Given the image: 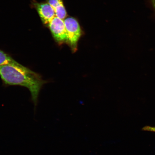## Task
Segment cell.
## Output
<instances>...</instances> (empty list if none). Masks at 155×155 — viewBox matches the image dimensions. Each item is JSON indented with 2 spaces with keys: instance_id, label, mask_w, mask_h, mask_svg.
Masks as SVG:
<instances>
[{
  "instance_id": "obj_3",
  "label": "cell",
  "mask_w": 155,
  "mask_h": 155,
  "mask_svg": "<svg viewBox=\"0 0 155 155\" xmlns=\"http://www.w3.org/2000/svg\"><path fill=\"white\" fill-rule=\"evenodd\" d=\"M48 26L56 41L60 44L67 42V32L63 19L56 16Z\"/></svg>"
},
{
  "instance_id": "obj_2",
  "label": "cell",
  "mask_w": 155,
  "mask_h": 155,
  "mask_svg": "<svg viewBox=\"0 0 155 155\" xmlns=\"http://www.w3.org/2000/svg\"><path fill=\"white\" fill-rule=\"evenodd\" d=\"M66 30L68 43L74 51L77 49L78 42L80 38L81 31L80 25L76 19L69 17L64 20Z\"/></svg>"
},
{
  "instance_id": "obj_7",
  "label": "cell",
  "mask_w": 155,
  "mask_h": 155,
  "mask_svg": "<svg viewBox=\"0 0 155 155\" xmlns=\"http://www.w3.org/2000/svg\"><path fill=\"white\" fill-rule=\"evenodd\" d=\"M143 130L144 131L154 132H155V127H151L149 126H147L143 128Z\"/></svg>"
},
{
  "instance_id": "obj_8",
  "label": "cell",
  "mask_w": 155,
  "mask_h": 155,
  "mask_svg": "<svg viewBox=\"0 0 155 155\" xmlns=\"http://www.w3.org/2000/svg\"><path fill=\"white\" fill-rule=\"evenodd\" d=\"M151 1H152L153 7H154V8L155 10V0H151Z\"/></svg>"
},
{
  "instance_id": "obj_4",
  "label": "cell",
  "mask_w": 155,
  "mask_h": 155,
  "mask_svg": "<svg viewBox=\"0 0 155 155\" xmlns=\"http://www.w3.org/2000/svg\"><path fill=\"white\" fill-rule=\"evenodd\" d=\"M32 4L44 25H48L56 17L55 10L48 2L38 3L34 1Z\"/></svg>"
},
{
  "instance_id": "obj_6",
  "label": "cell",
  "mask_w": 155,
  "mask_h": 155,
  "mask_svg": "<svg viewBox=\"0 0 155 155\" xmlns=\"http://www.w3.org/2000/svg\"><path fill=\"white\" fill-rule=\"evenodd\" d=\"M18 63L8 54L0 49V66Z\"/></svg>"
},
{
  "instance_id": "obj_5",
  "label": "cell",
  "mask_w": 155,
  "mask_h": 155,
  "mask_svg": "<svg viewBox=\"0 0 155 155\" xmlns=\"http://www.w3.org/2000/svg\"><path fill=\"white\" fill-rule=\"evenodd\" d=\"M48 2L55 11L56 16L64 20L67 16V12L63 0H47Z\"/></svg>"
},
{
  "instance_id": "obj_1",
  "label": "cell",
  "mask_w": 155,
  "mask_h": 155,
  "mask_svg": "<svg viewBox=\"0 0 155 155\" xmlns=\"http://www.w3.org/2000/svg\"><path fill=\"white\" fill-rule=\"evenodd\" d=\"M0 77L6 84L28 88L35 105L41 89L46 83L39 75L18 63L0 66Z\"/></svg>"
}]
</instances>
